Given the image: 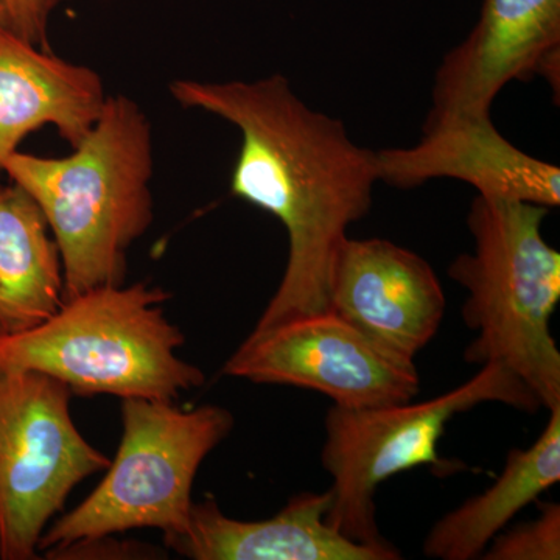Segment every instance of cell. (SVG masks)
I'll return each mask as SVG.
<instances>
[{"mask_svg":"<svg viewBox=\"0 0 560 560\" xmlns=\"http://www.w3.org/2000/svg\"><path fill=\"white\" fill-rule=\"evenodd\" d=\"M171 94L242 135L231 194L270 213L289 235V260L254 330L327 312L335 256L350 224L366 217L378 183L375 151L341 120L312 109L280 73L254 81L178 79Z\"/></svg>","mask_w":560,"mask_h":560,"instance_id":"cell-1","label":"cell"},{"mask_svg":"<svg viewBox=\"0 0 560 560\" xmlns=\"http://www.w3.org/2000/svg\"><path fill=\"white\" fill-rule=\"evenodd\" d=\"M65 158L11 154L3 173L43 210L60 249L65 300L121 285L128 250L153 223V128L138 102L108 95Z\"/></svg>","mask_w":560,"mask_h":560,"instance_id":"cell-2","label":"cell"},{"mask_svg":"<svg viewBox=\"0 0 560 560\" xmlns=\"http://www.w3.org/2000/svg\"><path fill=\"white\" fill-rule=\"evenodd\" d=\"M548 208L478 195L467 226L474 250L448 276L467 291L463 319L477 334L466 360L514 372L541 407L560 405V350L551 318L560 301V253L541 235Z\"/></svg>","mask_w":560,"mask_h":560,"instance_id":"cell-3","label":"cell"},{"mask_svg":"<svg viewBox=\"0 0 560 560\" xmlns=\"http://www.w3.org/2000/svg\"><path fill=\"white\" fill-rule=\"evenodd\" d=\"M168 298L147 282L84 291L35 329L0 338V364L43 372L79 396L175 401L206 377L178 355L184 335L165 315Z\"/></svg>","mask_w":560,"mask_h":560,"instance_id":"cell-4","label":"cell"},{"mask_svg":"<svg viewBox=\"0 0 560 560\" xmlns=\"http://www.w3.org/2000/svg\"><path fill=\"white\" fill-rule=\"evenodd\" d=\"M124 433L105 478L79 506L55 518L40 552L135 529H158L164 541L189 526L202 460L230 436L234 416L219 405L183 410L175 401L121 399Z\"/></svg>","mask_w":560,"mask_h":560,"instance_id":"cell-5","label":"cell"},{"mask_svg":"<svg viewBox=\"0 0 560 560\" xmlns=\"http://www.w3.org/2000/svg\"><path fill=\"white\" fill-rule=\"evenodd\" d=\"M490 401L526 412L541 408L528 386L500 363L482 364L470 381L419 404L352 410L334 405L326 416L320 453L324 470L334 480L329 525L359 544L389 547L375 521L378 486L416 467L444 469L438 444L448 422Z\"/></svg>","mask_w":560,"mask_h":560,"instance_id":"cell-6","label":"cell"},{"mask_svg":"<svg viewBox=\"0 0 560 560\" xmlns=\"http://www.w3.org/2000/svg\"><path fill=\"white\" fill-rule=\"evenodd\" d=\"M72 396L50 375L0 364V559H38L73 489L108 469L73 422Z\"/></svg>","mask_w":560,"mask_h":560,"instance_id":"cell-7","label":"cell"},{"mask_svg":"<svg viewBox=\"0 0 560 560\" xmlns=\"http://www.w3.org/2000/svg\"><path fill=\"white\" fill-rule=\"evenodd\" d=\"M223 372L253 383L315 390L350 410L405 404L420 390L415 360L331 312L250 331Z\"/></svg>","mask_w":560,"mask_h":560,"instance_id":"cell-8","label":"cell"},{"mask_svg":"<svg viewBox=\"0 0 560 560\" xmlns=\"http://www.w3.org/2000/svg\"><path fill=\"white\" fill-rule=\"evenodd\" d=\"M534 77L559 95L560 0H482L474 31L438 69L423 125L490 114L508 83Z\"/></svg>","mask_w":560,"mask_h":560,"instance_id":"cell-9","label":"cell"},{"mask_svg":"<svg viewBox=\"0 0 560 560\" xmlns=\"http://www.w3.org/2000/svg\"><path fill=\"white\" fill-rule=\"evenodd\" d=\"M327 304V312L415 360L440 330L447 302L419 254L383 238L348 237L331 265Z\"/></svg>","mask_w":560,"mask_h":560,"instance_id":"cell-10","label":"cell"},{"mask_svg":"<svg viewBox=\"0 0 560 560\" xmlns=\"http://www.w3.org/2000/svg\"><path fill=\"white\" fill-rule=\"evenodd\" d=\"M422 131L416 145L375 151L378 180L408 190L431 179H458L481 197L560 205L559 167L512 145L490 114L453 117Z\"/></svg>","mask_w":560,"mask_h":560,"instance_id":"cell-11","label":"cell"},{"mask_svg":"<svg viewBox=\"0 0 560 560\" xmlns=\"http://www.w3.org/2000/svg\"><path fill=\"white\" fill-rule=\"evenodd\" d=\"M330 489L291 497L282 511L265 521L228 517L208 497L191 508L186 533L165 541L194 560H397L389 547L359 544L327 522Z\"/></svg>","mask_w":560,"mask_h":560,"instance_id":"cell-12","label":"cell"},{"mask_svg":"<svg viewBox=\"0 0 560 560\" xmlns=\"http://www.w3.org/2000/svg\"><path fill=\"white\" fill-rule=\"evenodd\" d=\"M108 94L88 66L62 60L0 25V173L21 142L44 127L79 145Z\"/></svg>","mask_w":560,"mask_h":560,"instance_id":"cell-13","label":"cell"},{"mask_svg":"<svg viewBox=\"0 0 560 560\" xmlns=\"http://www.w3.org/2000/svg\"><path fill=\"white\" fill-rule=\"evenodd\" d=\"M547 427L525 451H512L490 488L471 497L434 523L423 541L427 558H481L493 537L545 490L560 481V405L552 407Z\"/></svg>","mask_w":560,"mask_h":560,"instance_id":"cell-14","label":"cell"},{"mask_svg":"<svg viewBox=\"0 0 560 560\" xmlns=\"http://www.w3.org/2000/svg\"><path fill=\"white\" fill-rule=\"evenodd\" d=\"M65 301L60 249L43 210L0 183V338L35 329Z\"/></svg>","mask_w":560,"mask_h":560,"instance_id":"cell-15","label":"cell"},{"mask_svg":"<svg viewBox=\"0 0 560 560\" xmlns=\"http://www.w3.org/2000/svg\"><path fill=\"white\" fill-rule=\"evenodd\" d=\"M485 560H559L560 506L547 503L534 521L501 530L482 552Z\"/></svg>","mask_w":560,"mask_h":560,"instance_id":"cell-16","label":"cell"},{"mask_svg":"<svg viewBox=\"0 0 560 560\" xmlns=\"http://www.w3.org/2000/svg\"><path fill=\"white\" fill-rule=\"evenodd\" d=\"M5 9L9 28L28 43L44 50H50L49 18L55 9L54 0H0Z\"/></svg>","mask_w":560,"mask_h":560,"instance_id":"cell-17","label":"cell"},{"mask_svg":"<svg viewBox=\"0 0 560 560\" xmlns=\"http://www.w3.org/2000/svg\"><path fill=\"white\" fill-rule=\"evenodd\" d=\"M114 536L101 537V539L77 541L61 550L50 552L47 559H127L143 558L142 555H151L154 548L143 547L135 541L113 540Z\"/></svg>","mask_w":560,"mask_h":560,"instance_id":"cell-18","label":"cell"},{"mask_svg":"<svg viewBox=\"0 0 560 560\" xmlns=\"http://www.w3.org/2000/svg\"><path fill=\"white\" fill-rule=\"evenodd\" d=\"M0 25H7V27H9V24H7L5 9H3L2 2H0Z\"/></svg>","mask_w":560,"mask_h":560,"instance_id":"cell-19","label":"cell"},{"mask_svg":"<svg viewBox=\"0 0 560 560\" xmlns=\"http://www.w3.org/2000/svg\"><path fill=\"white\" fill-rule=\"evenodd\" d=\"M61 2H68V0H54V5L57 7L58 3H61Z\"/></svg>","mask_w":560,"mask_h":560,"instance_id":"cell-20","label":"cell"}]
</instances>
